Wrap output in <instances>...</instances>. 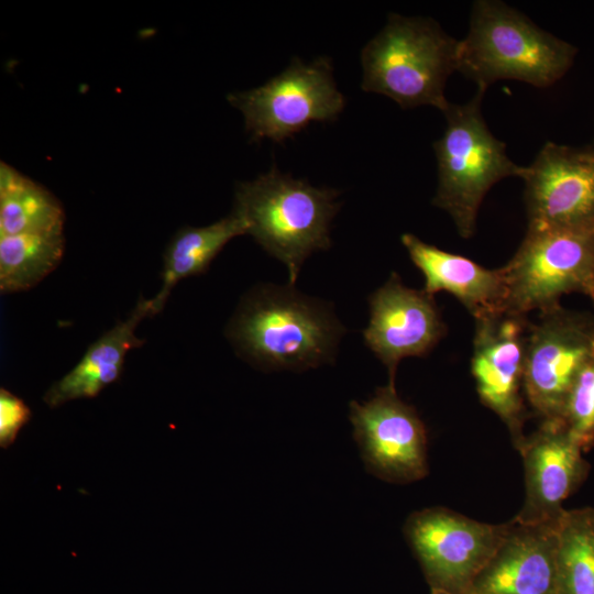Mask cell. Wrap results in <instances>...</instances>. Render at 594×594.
<instances>
[{
	"label": "cell",
	"instance_id": "6da1fadb",
	"mask_svg": "<svg viewBox=\"0 0 594 594\" xmlns=\"http://www.w3.org/2000/svg\"><path fill=\"white\" fill-rule=\"evenodd\" d=\"M224 333L261 370L304 371L334 360L345 328L330 304L293 285L262 284L242 297Z\"/></svg>",
	"mask_w": 594,
	"mask_h": 594
},
{
	"label": "cell",
	"instance_id": "8992f818",
	"mask_svg": "<svg viewBox=\"0 0 594 594\" xmlns=\"http://www.w3.org/2000/svg\"><path fill=\"white\" fill-rule=\"evenodd\" d=\"M507 311L527 316L582 292L594 298V230L527 228L517 252L501 267Z\"/></svg>",
	"mask_w": 594,
	"mask_h": 594
},
{
	"label": "cell",
	"instance_id": "7c38bea8",
	"mask_svg": "<svg viewBox=\"0 0 594 594\" xmlns=\"http://www.w3.org/2000/svg\"><path fill=\"white\" fill-rule=\"evenodd\" d=\"M471 371L481 402L509 430L518 449L525 440L524 374L527 316L505 311L474 319Z\"/></svg>",
	"mask_w": 594,
	"mask_h": 594
},
{
	"label": "cell",
	"instance_id": "ffe728a7",
	"mask_svg": "<svg viewBox=\"0 0 594 594\" xmlns=\"http://www.w3.org/2000/svg\"><path fill=\"white\" fill-rule=\"evenodd\" d=\"M65 251L64 230L0 237V290H29L61 263Z\"/></svg>",
	"mask_w": 594,
	"mask_h": 594
},
{
	"label": "cell",
	"instance_id": "5b68a950",
	"mask_svg": "<svg viewBox=\"0 0 594 594\" xmlns=\"http://www.w3.org/2000/svg\"><path fill=\"white\" fill-rule=\"evenodd\" d=\"M484 94L477 89L466 103L450 102L443 134L433 143L438 187L432 204L451 216L465 239L474 234L480 206L492 186L506 177L521 178L525 168L507 156L505 143L490 131L481 110Z\"/></svg>",
	"mask_w": 594,
	"mask_h": 594
},
{
	"label": "cell",
	"instance_id": "603a6c76",
	"mask_svg": "<svg viewBox=\"0 0 594 594\" xmlns=\"http://www.w3.org/2000/svg\"><path fill=\"white\" fill-rule=\"evenodd\" d=\"M32 417L31 409L16 395L6 388L0 389V446L10 447L21 428Z\"/></svg>",
	"mask_w": 594,
	"mask_h": 594
},
{
	"label": "cell",
	"instance_id": "9c48e42d",
	"mask_svg": "<svg viewBox=\"0 0 594 594\" xmlns=\"http://www.w3.org/2000/svg\"><path fill=\"white\" fill-rule=\"evenodd\" d=\"M528 327L524 393L543 420H561L570 389L594 351V324L559 305Z\"/></svg>",
	"mask_w": 594,
	"mask_h": 594
},
{
	"label": "cell",
	"instance_id": "52a82bcc",
	"mask_svg": "<svg viewBox=\"0 0 594 594\" xmlns=\"http://www.w3.org/2000/svg\"><path fill=\"white\" fill-rule=\"evenodd\" d=\"M228 101L244 118L253 141L282 143L311 122L336 120L345 106L337 89L331 61L318 57L308 64L299 58L264 85L228 95Z\"/></svg>",
	"mask_w": 594,
	"mask_h": 594
},
{
	"label": "cell",
	"instance_id": "277c9868",
	"mask_svg": "<svg viewBox=\"0 0 594 594\" xmlns=\"http://www.w3.org/2000/svg\"><path fill=\"white\" fill-rule=\"evenodd\" d=\"M460 40L430 18L391 13L362 50L361 88L389 97L403 109L432 106L444 112V88L458 70Z\"/></svg>",
	"mask_w": 594,
	"mask_h": 594
},
{
	"label": "cell",
	"instance_id": "4fadbf2b",
	"mask_svg": "<svg viewBox=\"0 0 594 594\" xmlns=\"http://www.w3.org/2000/svg\"><path fill=\"white\" fill-rule=\"evenodd\" d=\"M369 306L364 342L386 366L388 385L395 386L398 363L427 355L447 329L432 295L405 286L396 273L370 295Z\"/></svg>",
	"mask_w": 594,
	"mask_h": 594
},
{
	"label": "cell",
	"instance_id": "8fae6325",
	"mask_svg": "<svg viewBox=\"0 0 594 594\" xmlns=\"http://www.w3.org/2000/svg\"><path fill=\"white\" fill-rule=\"evenodd\" d=\"M521 178L527 228L594 230V143L547 142Z\"/></svg>",
	"mask_w": 594,
	"mask_h": 594
},
{
	"label": "cell",
	"instance_id": "d6986e66",
	"mask_svg": "<svg viewBox=\"0 0 594 594\" xmlns=\"http://www.w3.org/2000/svg\"><path fill=\"white\" fill-rule=\"evenodd\" d=\"M61 201L6 162L0 164V237L64 230Z\"/></svg>",
	"mask_w": 594,
	"mask_h": 594
},
{
	"label": "cell",
	"instance_id": "44dd1931",
	"mask_svg": "<svg viewBox=\"0 0 594 594\" xmlns=\"http://www.w3.org/2000/svg\"><path fill=\"white\" fill-rule=\"evenodd\" d=\"M560 594H594V508L566 510L558 525Z\"/></svg>",
	"mask_w": 594,
	"mask_h": 594
},
{
	"label": "cell",
	"instance_id": "ac0fdd59",
	"mask_svg": "<svg viewBox=\"0 0 594 594\" xmlns=\"http://www.w3.org/2000/svg\"><path fill=\"white\" fill-rule=\"evenodd\" d=\"M244 234L245 224L234 212L206 227L177 230L163 254L162 286L151 298L154 315L163 310L178 282L206 273L227 243Z\"/></svg>",
	"mask_w": 594,
	"mask_h": 594
},
{
	"label": "cell",
	"instance_id": "cb8c5ba5",
	"mask_svg": "<svg viewBox=\"0 0 594 594\" xmlns=\"http://www.w3.org/2000/svg\"><path fill=\"white\" fill-rule=\"evenodd\" d=\"M430 594H448V593L437 591V590H430Z\"/></svg>",
	"mask_w": 594,
	"mask_h": 594
},
{
	"label": "cell",
	"instance_id": "7a4b0ae2",
	"mask_svg": "<svg viewBox=\"0 0 594 594\" xmlns=\"http://www.w3.org/2000/svg\"><path fill=\"white\" fill-rule=\"evenodd\" d=\"M576 54L578 47L503 1L479 0L468 35L460 40L458 72L483 91L501 79L546 88L568 73Z\"/></svg>",
	"mask_w": 594,
	"mask_h": 594
},
{
	"label": "cell",
	"instance_id": "9a60e30c",
	"mask_svg": "<svg viewBox=\"0 0 594 594\" xmlns=\"http://www.w3.org/2000/svg\"><path fill=\"white\" fill-rule=\"evenodd\" d=\"M558 525L508 521L502 542L473 581L469 594H560Z\"/></svg>",
	"mask_w": 594,
	"mask_h": 594
},
{
	"label": "cell",
	"instance_id": "3957f363",
	"mask_svg": "<svg viewBox=\"0 0 594 594\" xmlns=\"http://www.w3.org/2000/svg\"><path fill=\"white\" fill-rule=\"evenodd\" d=\"M337 189L318 188L283 174L275 166L239 183L233 209L262 249L288 270L294 285L307 257L331 245L330 224L340 209Z\"/></svg>",
	"mask_w": 594,
	"mask_h": 594
},
{
	"label": "cell",
	"instance_id": "5bb4252c",
	"mask_svg": "<svg viewBox=\"0 0 594 594\" xmlns=\"http://www.w3.org/2000/svg\"><path fill=\"white\" fill-rule=\"evenodd\" d=\"M524 460L526 497L513 518L524 525L559 522L562 503L585 481L590 464L562 420H543L517 449Z\"/></svg>",
	"mask_w": 594,
	"mask_h": 594
},
{
	"label": "cell",
	"instance_id": "ba28073f",
	"mask_svg": "<svg viewBox=\"0 0 594 594\" xmlns=\"http://www.w3.org/2000/svg\"><path fill=\"white\" fill-rule=\"evenodd\" d=\"M507 529L508 522H481L443 507L415 512L404 525L430 590L448 594L470 593Z\"/></svg>",
	"mask_w": 594,
	"mask_h": 594
},
{
	"label": "cell",
	"instance_id": "2e32d148",
	"mask_svg": "<svg viewBox=\"0 0 594 594\" xmlns=\"http://www.w3.org/2000/svg\"><path fill=\"white\" fill-rule=\"evenodd\" d=\"M402 243L422 273L424 290L428 294L448 292L474 319L507 311V287L501 268H485L468 257L428 244L411 233L403 234Z\"/></svg>",
	"mask_w": 594,
	"mask_h": 594
},
{
	"label": "cell",
	"instance_id": "7402d4cb",
	"mask_svg": "<svg viewBox=\"0 0 594 594\" xmlns=\"http://www.w3.org/2000/svg\"><path fill=\"white\" fill-rule=\"evenodd\" d=\"M584 452L594 446V351L568 395L562 418Z\"/></svg>",
	"mask_w": 594,
	"mask_h": 594
},
{
	"label": "cell",
	"instance_id": "30bf717a",
	"mask_svg": "<svg viewBox=\"0 0 594 594\" xmlns=\"http://www.w3.org/2000/svg\"><path fill=\"white\" fill-rule=\"evenodd\" d=\"M350 420L369 472L391 483L427 475V433L416 409L395 386L378 387L367 402L350 403Z\"/></svg>",
	"mask_w": 594,
	"mask_h": 594
},
{
	"label": "cell",
	"instance_id": "e0dca14e",
	"mask_svg": "<svg viewBox=\"0 0 594 594\" xmlns=\"http://www.w3.org/2000/svg\"><path fill=\"white\" fill-rule=\"evenodd\" d=\"M153 316L151 298L140 296L129 316L91 343L79 362L46 391L44 403L56 408L70 400L92 398L118 381L128 352L144 344V339L135 334L138 326Z\"/></svg>",
	"mask_w": 594,
	"mask_h": 594
}]
</instances>
